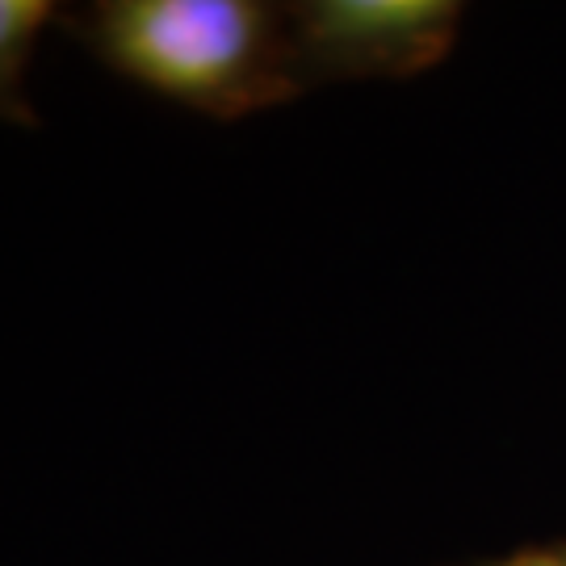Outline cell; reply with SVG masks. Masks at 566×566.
Listing matches in <instances>:
<instances>
[{"label": "cell", "instance_id": "1", "mask_svg": "<svg viewBox=\"0 0 566 566\" xmlns=\"http://www.w3.org/2000/svg\"><path fill=\"white\" fill-rule=\"evenodd\" d=\"M72 25L105 67L210 118H243L303 88L285 4L97 0Z\"/></svg>", "mask_w": 566, "mask_h": 566}, {"label": "cell", "instance_id": "2", "mask_svg": "<svg viewBox=\"0 0 566 566\" xmlns=\"http://www.w3.org/2000/svg\"><path fill=\"white\" fill-rule=\"evenodd\" d=\"M285 21L306 88L424 72L453 46L462 9L453 0H303L285 4Z\"/></svg>", "mask_w": 566, "mask_h": 566}, {"label": "cell", "instance_id": "3", "mask_svg": "<svg viewBox=\"0 0 566 566\" xmlns=\"http://www.w3.org/2000/svg\"><path fill=\"white\" fill-rule=\"evenodd\" d=\"M60 18L51 0H0V118L30 126L34 105H30V63L39 46L42 30Z\"/></svg>", "mask_w": 566, "mask_h": 566}]
</instances>
